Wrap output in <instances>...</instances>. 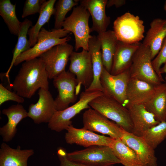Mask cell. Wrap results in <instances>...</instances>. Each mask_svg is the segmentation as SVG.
Here are the masks:
<instances>
[{
	"mask_svg": "<svg viewBox=\"0 0 166 166\" xmlns=\"http://www.w3.org/2000/svg\"><path fill=\"white\" fill-rule=\"evenodd\" d=\"M48 77L39 57L24 61L11 87L20 96L31 98L38 89L49 90Z\"/></svg>",
	"mask_w": 166,
	"mask_h": 166,
	"instance_id": "6da1fadb",
	"label": "cell"
},
{
	"mask_svg": "<svg viewBox=\"0 0 166 166\" xmlns=\"http://www.w3.org/2000/svg\"><path fill=\"white\" fill-rule=\"evenodd\" d=\"M70 33L63 28H54L48 30L42 28L38 34L36 44L20 54L16 59L14 65L17 66L26 61L39 57L52 47L67 42L71 38L68 35Z\"/></svg>",
	"mask_w": 166,
	"mask_h": 166,
	"instance_id": "7a4b0ae2",
	"label": "cell"
},
{
	"mask_svg": "<svg viewBox=\"0 0 166 166\" xmlns=\"http://www.w3.org/2000/svg\"><path fill=\"white\" fill-rule=\"evenodd\" d=\"M90 16L89 11L80 5L73 8L71 14L66 18L63 24L62 28L74 35L76 51L80 48L89 50L88 42L92 36L89 24Z\"/></svg>",
	"mask_w": 166,
	"mask_h": 166,
	"instance_id": "3957f363",
	"label": "cell"
},
{
	"mask_svg": "<svg viewBox=\"0 0 166 166\" xmlns=\"http://www.w3.org/2000/svg\"><path fill=\"white\" fill-rule=\"evenodd\" d=\"M89 105L126 131L132 133L133 125L128 110L116 100L103 94L93 100Z\"/></svg>",
	"mask_w": 166,
	"mask_h": 166,
	"instance_id": "277c9868",
	"label": "cell"
},
{
	"mask_svg": "<svg viewBox=\"0 0 166 166\" xmlns=\"http://www.w3.org/2000/svg\"><path fill=\"white\" fill-rule=\"evenodd\" d=\"M67 157L74 162L88 166H111L120 164L109 146L94 145L67 153Z\"/></svg>",
	"mask_w": 166,
	"mask_h": 166,
	"instance_id": "5b68a950",
	"label": "cell"
},
{
	"mask_svg": "<svg viewBox=\"0 0 166 166\" xmlns=\"http://www.w3.org/2000/svg\"><path fill=\"white\" fill-rule=\"evenodd\" d=\"M103 94L100 91L82 92L78 101L76 103L61 111H57L48 123L51 130L60 132L66 130L71 124V119L81 111L90 108L89 103L97 97Z\"/></svg>",
	"mask_w": 166,
	"mask_h": 166,
	"instance_id": "8992f818",
	"label": "cell"
},
{
	"mask_svg": "<svg viewBox=\"0 0 166 166\" xmlns=\"http://www.w3.org/2000/svg\"><path fill=\"white\" fill-rule=\"evenodd\" d=\"M113 28L118 40L125 43H137L144 38L143 21L129 12L118 17L114 22Z\"/></svg>",
	"mask_w": 166,
	"mask_h": 166,
	"instance_id": "52a82bcc",
	"label": "cell"
},
{
	"mask_svg": "<svg viewBox=\"0 0 166 166\" xmlns=\"http://www.w3.org/2000/svg\"><path fill=\"white\" fill-rule=\"evenodd\" d=\"M149 47L141 43L133 57L129 69L130 77L156 85L162 82L154 70Z\"/></svg>",
	"mask_w": 166,
	"mask_h": 166,
	"instance_id": "ba28073f",
	"label": "cell"
},
{
	"mask_svg": "<svg viewBox=\"0 0 166 166\" xmlns=\"http://www.w3.org/2000/svg\"><path fill=\"white\" fill-rule=\"evenodd\" d=\"M73 49V46L66 42L52 47L39 57L45 65L49 79H54L65 70Z\"/></svg>",
	"mask_w": 166,
	"mask_h": 166,
	"instance_id": "9c48e42d",
	"label": "cell"
},
{
	"mask_svg": "<svg viewBox=\"0 0 166 166\" xmlns=\"http://www.w3.org/2000/svg\"><path fill=\"white\" fill-rule=\"evenodd\" d=\"M129 69L116 75H113L104 67L100 81L102 92L126 106L128 104L127 91L130 78Z\"/></svg>",
	"mask_w": 166,
	"mask_h": 166,
	"instance_id": "30bf717a",
	"label": "cell"
},
{
	"mask_svg": "<svg viewBox=\"0 0 166 166\" xmlns=\"http://www.w3.org/2000/svg\"><path fill=\"white\" fill-rule=\"evenodd\" d=\"M53 84L58 90L54 99L57 111L63 110L75 102L79 91L78 82L74 75L65 70L53 79Z\"/></svg>",
	"mask_w": 166,
	"mask_h": 166,
	"instance_id": "8fae6325",
	"label": "cell"
},
{
	"mask_svg": "<svg viewBox=\"0 0 166 166\" xmlns=\"http://www.w3.org/2000/svg\"><path fill=\"white\" fill-rule=\"evenodd\" d=\"M82 118L83 128L108 135L115 139L120 138L122 128L94 109H87L84 113Z\"/></svg>",
	"mask_w": 166,
	"mask_h": 166,
	"instance_id": "7c38bea8",
	"label": "cell"
},
{
	"mask_svg": "<svg viewBox=\"0 0 166 166\" xmlns=\"http://www.w3.org/2000/svg\"><path fill=\"white\" fill-rule=\"evenodd\" d=\"M69 71L74 75L78 82L80 91L82 85L85 89L91 85L93 80V72L90 53L82 49L79 52L73 51L69 59Z\"/></svg>",
	"mask_w": 166,
	"mask_h": 166,
	"instance_id": "4fadbf2b",
	"label": "cell"
},
{
	"mask_svg": "<svg viewBox=\"0 0 166 166\" xmlns=\"http://www.w3.org/2000/svg\"><path fill=\"white\" fill-rule=\"evenodd\" d=\"M38 94L37 102L29 107L28 117L36 124L48 123L57 111L54 99L49 90L40 89Z\"/></svg>",
	"mask_w": 166,
	"mask_h": 166,
	"instance_id": "5bb4252c",
	"label": "cell"
},
{
	"mask_svg": "<svg viewBox=\"0 0 166 166\" xmlns=\"http://www.w3.org/2000/svg\"><path fill=\"white\" fill-rule=\"evenodd\" d=\"M135 152L140 166H157L155 149L141 136H136L122 128L120 138Z\"/></svg>",
	"mask_w": 166,
	"mask_h": 166,
	"instance_id": "9a60e30c",
	"label": "cell"
},
{
	"mask_svg": "<svg viewBox=\"0 0 166 166\" xmlns=\"http://www.w3.org/2000/svg\"><path fill=\"white\" fill-rule=\"evenodd\" d=\"M65 141L69 144H75L87 148L94 145L110 146L114 139L100 135L84 128H78L70 125L66 130Z\"/></svg>",
	"mask_w": 166,
	"mask_h": 166,
	"instance_id": "2e32d148",
	"label": "cell"
},
{
	"mask_svg": "<svg viewBox=\"0 0 166 166\" xmlns=\"http://www.w3.org/2000/svg\"><path fill=\"white\" fill-rule=\"evenodd\" d=\"M125 107L128 110L133 125L132 133L136 136H141L144 131L160 122L143 104H128Z\"/></svg>",
	"mask_w": 166,
	"mask_h": 166,
	"instance_id": "e0dca14e",
	"label": "cell"
},
{
	"mask_svg": "<svg viewBox=\"0 0 166 166\" xmlns=\"http://www.w3.org/2000/svg\"><path fill=\"white\" fill-rule=\"evenodd\" d=\"M107 0H80V5L85 7L89 12L92 20L91 32L98 34L104 32L110 23V18L106 13L105 8Z\"/></svg>",
	"mask_w": 166,
	"mask_h": 166,
	"instance_id": "ac0fdd59",
	"label": "cell"
},
{
	"mask_svg": "<svg viewBox=\"0 0 166 166\" xmlns=\"http://www.w3.org/2000/svg\"><path fill=\"white\" fill-rule=\"evenodd\" d=\"M2 114L8 118V122L0 128V135L4 142L12 140L17 132V127L23 119L28 117V113L21 105H13L2 110Z\"/></svg>",
	"mask_w": 166,
	"mask_h": 166,
	"instance_id": "d6986e66",
	"label": "cell"
},
{
	"mask_svg": "<svg viewBox=\"0 0 166 166\" xmlns=\"http://www.w3.org/2000/svg\"><path fill=\"white\" fill-rule=\"evenodd\" d=\"M166 37V19L156 18L151 22L142 44L149 47L153 59L159 52Z\"/></svg>",
	"mask_w": 166,
	"mask_h": 166,
	"instance_id": "ffe728a7",
	"label": "cell"
},
{
	"mask_svg": "<svg viewBox=\"0 0 166 166\" xmlns=\"http://www.w3.org/2000/svg\"><path fill=\"white\" fill-rule=\"evenodd\" d=\"M88 51L91 59L93 80L90 86L85 91L102 92L100 78L104 68L100 42L97 36L92 35L88 42Z\"/></svg>",
	"mask_w": 166,
	"mask_h": 166,
	"instance_id": "44dd1931",
	"label": "cell"
},
{
	"mask_svg": "<svg viewBox=\"0 0 166 166\" xmlns=\"http://www.w3.org/2000/svg\"><path fill=\"white\" fill-rule=\"evenodd\" d=\"M157 85L130 77L127 91V104L144 105L152 96Z\"/></svg>",
	"mask_w": 166,
	"mask_h": 166,
	"instance_id": "7402d4cb",
	"label": "cell"
},
{
	"mask_svg": "<svg viewBox=\"0 0 166 166\" xmlns=\"http://www.w3.org/2000/svg\"><path fill=\"white\" fill-rule=\"evenodd\" d=\"M141 43L130 44L119 41L113 58L111 74L117 75L129 69L134 54Z\"/></svg>",
	"mask_w": 166,
	"mask_h": 166,
	"instance_id": "603a6c76",
	"label": "cell"
},
{
	"mask_svg": "<svg viewBox=\"0 0 166 166\" xmlns=\"http://www.w3.org/2000/svg\"><path fill=\"white\" fill-rule=\"evenodd\" d=\"M34 153L32 149H22L18 146L16 149L5 142L0 148V166H27L28 158Z\"/></svg>",
	"mask_w": 166,
	"mask_h": 166,
	"instance_id": "cb8c5ba5",
	"label": "cell"
},
{
	"mask_svg": "<svg viewBox=\"0 0 166 166\" xmlns=\"http://www.w3.org/2000/svg\"><path fill=\"white\" fill-rule=\"evenodd\" d=\"M97 37L101 43L104 67L110 73L119 41L114 31L111 30L99 33Z\"/></svg>",
	"mask_w": 166,
	"mask_h": 166,
	"instance_id": "d4e9b609",
	"label": "cell"
},
{
	"mask_svg": "<svg viewBox=\"0 0 166 166\" xmlns=\"http://www.w3.org/2000/svg\"><path fill=\"white\" fill-rule=\"evenodd\" d=\"M144 105L160 122L166 121V84L157 85L152 96Z\"/></svg>",
	"mask_w": 166,
	"mask_h": 166,
	"instance_id": "484cf974",
	"label": "cell"
},
{
	"mask_svg": "<svg viewBox=\"0 0 166 166\" xmlns=\"http://www.w3.org/2000/svg\"><path fill=\"white\" fill-rule=\"evenodd\" d=\"M56 1V0H49L45 2L42 5L37 22L29 29L28 35L31 47L34 46L37 43L38 34L42 26L48 23L52 15H54V6Z\"/></svg>",
	"mask_w": 166,
	"mask_h": 166,
	"instance_id": "4316f807",
	"label": "cell"
},
{
	"mask_svg": "<svg viewBox=\"0 0 166 166\" xmlns=\"http://www.w3.org/2000/svg\"><path fill=\"white\" fill-rule=\"evenodd\" d=\"M110 147L124 166H140L135 152L120 138L114 139Z\"/></svg>",
	"mask_w": 166,
	"mask_h": 166,
	"instance_id": "83f0119b",
	"label": "cell"
},
{
	"mask_svg": "<svg viewBox=\"0 0 166 166\" xmlns=\"http://www.w3.org/2000/svg\"><path fill=\"white\" fill-rule=\"evenodd\" d=\"M16 4L10 0L0 1V15L7 26L10 33L18 36L22 22L18 19L16 13Z\"/></svg>",
	"mask_w": 166,
	"mask_h": 166,
	"instance_id": "f1b7e54d",
	"label": "cell"
},
{
	"mask_svg": "<svg viewBox=\"0 0 166 166\" xmlns=\"http://www.w3.org/2000/svg\"><path fill=\"white\" fill-rule=\"evenodd\" d=\"M32 21L25 19L22 22L21 29L18 35L17 43L13 53V57L10 65L5 73L9 83H10L9 74L17 58L22 53L29 49L30 48L29 40L27 39L28 31L30 26H32Z\"/></svg>",
	"mask_w": 166,
	"mask_h": 166,
	"instance_id": "f546056e",
	"label": "cell"
},
{
	"mask_svg": "<svg viewBox=\"0 0 166 166\" xmlns=\"http://www.w3.org/2000/svg\"><path fill=\"white\" fill-rule=\"evenodd\" d=\"M141 137L155 149L166 138V121L160 122L147 129Z\"/></svg>",
	"mask_w": 166,
	"mask_h": 166,
	"instance_id": "4dcf8cb0",
	"label": "cell"
},
{
	"mask_svg": "<svg viewBox=\"0 0 166 166\" xmlns=\"http://www.w3.org/2000/svg\"><path fill=\"white\" fill-rule=\"evenodd\" d=\"M79 1L77 0H59L57 2L54 14V29L62 28L66 14L73 7L77 6Z\"/></svg>",
	"mask_w": 166,
	"mask_h": 166,
	"instance_id": "1f68e13d",
	"label": "cell"
},
{
	"mask_svg": "<svg viewBox=\"0 0 166 166\" xmlns=\"http://www.w3.org/2000/svg\"><path fill=\"white\" fill-rule=\"evenodd\" d=\"M166 63V37L163 43L159 52L152 60V64L153 69L162 82H164L160 69L161 65Z\"/></svg>",
	"mask_w": 166,
	"mask_h": 166,
	"instance_id": "d6a6232c",
	"label": "cell"
},
{
	"mask_svg": "<svg viewBox=\"0 0 166 166\" xmlns=\"http://www.w3.org/2000/svg\"><path fill=\"white\" fill-rule=\"evenodd\" d=\"M45 0H26L24 5L22 18L30 15L40 13L42 5Z\"/></svg>",
	"mask_w": 166,
	"mask_h": 166,
	"instance_id": "836d02e7",
	"label": "cell"
},
{
	"mask_svg": "<svg viewBox=\"0 0 166 166\" xmlns=\"http://www.w3.org/2000/svg\"><path fill=\"white\" fill-rule=\"evenodd\" d=\"M13 101L18 103L24 102L23 97L20 96L15 92H12L0 84V105L8 101Z\"/></svg>",
	"mask_w": 166,
	"mask_h": 166,
	"instance_id": "e575fe53",
	"label": "cell"
},
{
	"mask_svg": "<svg viewBox=\"0 0 166 166\" xmlns=\"http://www.w3.org/2000/svg\"><path fill=\"white\" fill-rule=\"evenodd\" d=\"M67 153L65 148L61 147L58 148L57 154L60 161V166H88L69 160L67 157Z\"/></svg>",
	"mask_w": 166,
	"mask_h": 166,
	"instance_id": "d590c367",
	"label": "cell"
},
{
	"mask_svg": "<svg viewBox=\"0 0 166 166\" xmlns=\"http://www.w3.org/2000/svg\"><path fill=\"white\" fill-rule=\"evenodd\" d=\"M126 3L124 0H108L106 6L109 7L113 6H115L118 8L124 5Z\"/></svg>",
	"mask_w": 166,
	"mask_h": 166,
	"instance_id": "8d00e7d4",
	"label": "cell"
},
{
	"mask_svg": "<svg viewBox=\"0 0 166 166\" xmlns=\"http://www.w3.org/2000/svg\"><path fill=\"white\" fill-rule=\"evenodd\" d=\"M160 71L161 74L163 73H165L166 74L165 83L166 84V63L164 64V65L162 67H161L160 69Z\"/></svg>",
	"mask_w": 166,
	"mask_h": 166,
	"instance_id": "74e56055",
	"label": "cell"
},
{
	"mask_svg": "<svg viewBox=\"0 0 166 166\" xmlns=\"http://www.w3.org/2000/svg\"><path fill=\"white\" fill-rule=\"evenodd\" d=\"M164 9L166 13V0L165 1V2L164 4Z\"/></svg>",
	"mask_w": 166,
	"mask_h": 166,
	"instance_id": "f35d334b",
	"label": "cell"
}]
</instances>
